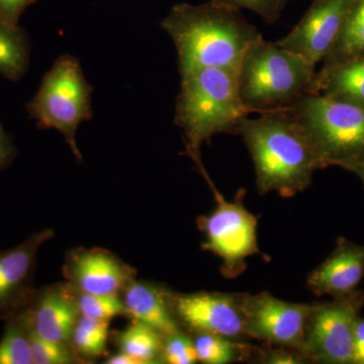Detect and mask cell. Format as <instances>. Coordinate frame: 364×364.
Masks as SVG:
<instances>
[{"instance_id":"obj_31","label":"cell","mask_w":364,"mask_h":364,"mask_svg":"<svg viewBox=\"0 0 364 364\" xmlns=\"http://www.w3.org/2000/svg\"><path fill=\"white\" fill-rule=\"evenodd\" d=\"M14 157V146L0 124V168L6 166Z\"/></svg>"},{"instance_id":"obj_24","label":"cell","mask_w":364,"mask_h":364,"mask_svg":"<svg viewBox=\"0 0 364 364\" xmlns=\"http://www.w3.org/2000/svg\"><path fill=\"white\" fill-rule=\"evenodd\" d=\"M79 315L95 320L109 321L126 313L124 301L116 294L80 293L76 298Z\"/></svg>"},{"instance_id":"obj_16","label":"cell","mask_w":364,"mask_h":364,"mask_svg":"<svg viewBox=\"0 0 364 364\" xmlns=\"http://www.w3.org/2000/svg\"><path fill=\"white\" fill-rule=\"evenodd\" d=\"M310 93L364 109V55L316 72Z\"/></svg>"},{"instance_id":"obj_23","label":"cell","mask_w":364,"mask_h":364,"mask_svg":"<svg viewBox=\"0 0 364 364\" xmlns=\"http://www.w3.org/2000/svg\"><path fill=\"white\" fill-rule=\"evenodd\" d=\"M30 334L21 325L9 326L0 341V364H32Z\"/></svg>"},{"instance_id":"obj_3","label":"cell","mask_w":364,"mask_h":364,"mask_svg":"<svg viewBox=\"0 0 364 364\" xmlns=\"http://www.w3.org/2000/svg\"><path fill=\"white\" fill-rule=\"evenodd\" d=\"M249 114L239 95L238 71L208 67L181 76L174 122L183 131L191 159L200 157L203 144L217 134L238 133Z\"/></svg>"},{"instance_id":"obj_15","label":"cell","mask_w":364,"mask_h":364,"mask_svg":"<svg viewBox=\"0 0 364 364\" xmlns=\"http://www.w3.org/2000/svg\"><path fill=\"white\" fill-rule=\"evenodd\" d=\"M76 299L63 287L46 291L33 315L32 331L41 338L65 344L78 320Z\"/></svg>"},{"instance_id":"obj_19","label":"cell","mask_w":364,"mask_h":364,"mask_svg":"<svg viewBox=\"0 0 364 364\" xmlns=\"http://www.w3.org/2000/svg\"><path fill=\"white\" fill-rule=\"evenodd\" d=\"M361 55H364V0H356L321 68H329Z\"/></svg>"},{"instance_id":"obj_12","label":"cell","mask_w":364,"mask_h":364,"mask_svg":"<svg viewBox=\"0 0 364 364\" xmlns=\"http://www.w3.org/2000/svg\"><path fill=\"white\" fill-rule=\"evenodd\" d=\"M66 273L80 293L117 296L135 270L107 251L91 249L72 253Z\"/></svg>"},{"instance_id":"obj_28","label":"cell","mask_w":364,"mask_h":364,"mask_svg":"<svg viewBox=\"0 0 364 364\" xmlns=\"http://www.w3.org/2000/svg\"><path fill=\"white\" fill-rule=\"evenodd\" d=\"M260 363L267 364H296L305 363L306 359L299 352L293 349L279 348L260 351Z\"/></svg>"},{"instance_id":"obj_10","label":"cell","mask_w":364,"mask_h":364,"mask_svg":"<svg viewBox=\"0 0 364 364\" xmlns=\"http://www.w3.org/2000/svg\"><path fill=\"white\" fill-rule=\"evenodd\" d=\"M243 294H172V308L179 325L193 334L208 333L235 340L247 336Z\"/></svg>"},{"instance_id":"obj_22","label":"cell","mask_w":364,"mask_h":364,"mask_svg":"<svg viewBox=\"0 0 364 364\" xmlns=\"http://www.w3.org/2000/svg\"><path fill=\"white\" fill-rule=\"evenodd\" d=\"M109 321L95 320L87 317L78 318L72 341L78 352L86 356H98L107 346Z\"/></svg>"},{"instance_id":"obj_32","label":"cell","mask_w":364,"mask_h":364,"mask_svg":"<svg viewBox=\"0 0 364 364\" xmlns=\"http://www.w3.org/2000/svg\"><path fill=\"white\" fill-rule=\"evenodd\" d=\"M107 364H143L139 359L122 351L107 359Z\"/></svg>"},{"instance_id":"obj_7","label":"cell","mask_w":364,"mask_h":364,"mask_svg":"<svg viewBox=\"0 0 364 364\" xmlns=\"http://www.w3.org/2000/svg\"><path fill=\"white\" fill-rule=\"evenodd\" d=\"M193 162L208 181L217 203L210 215L198 220V229L205 236L203 249L221 258V272L226 279H236L246 269L248 257L262 254L257 243L258 218L244 205L245 189H240L233 200H227L208 176L202 158Z\"/></svg>"},{"instance_id":"obj_13","label":"cell","mask_w":364,"mask_h":364,"mask_svg":"<svg viewBox=\"0 0 364 364\" xmlns=\"http://www.w3.org/2000/svg\"><path fill=\"white\" fill-rule=\"evenodd\" d=\"M364 277V245L339 238L331 255L309 274L306 286L317 296L342 298L356 291Z\"/></svg>"},{"instance_id":"obj_14","label":"cell","mask_w":364,"mask_h":364,"mask_svg":"<svg viewBox=\"0 0 364 364\" xmlns=\"http://www.w3.org/2000/svg\"><path fill=\"white\" fill-rule=\"evenodd\" d=\"M126 313L163 337L181 331L172 308V294L150 282L132 279L124 287Z\"/></svg>"},{"instance_id":"obj_6","label":"cell","mask_w":364,"mask_h":364,"mask_svg":"<svg viewBox=\"0 0 364 364\" xmlns=\"http://www.w3.org/2000/svg\"><path fill=\"white\" fill-rule=\"evenodd\" d=\"M92 90L78 60L63 55L46 73L39 91L26 107L31 117L37 119L38 128L56 129L64 136L79 161L76 132L79 124L92 117Z\"/></svg>"},{"instance_id":"obj_29","label":"cell","mask_w":364,"mask_h":364,"mask_svg":"<svg viewBox=\"0 0 364 364\" xmlns=\"http://www.w3.org/2000/svg\"><path fill=\"white\" fill-rule=\"evenodd\" d=\"M37 0H0V18L11 25L18 26L21 14Z\"/></svg>"},{"instance_id":"obj_17","label":"cell","mask_w":364,"mask_h":364,"mask_svg":"<svg viewBox=\"0 0 364 364\" xmlns=\"http://www.w3.org/2000/svg\"><path fill=\"white\" fill-rule=\"evenodd\" d=\"M51 230L36 234L25 243L0 255V306L23 287L32 272L40 246L52 237Z\"/></svg>"},{"instance_id":"obj_4","label":"cell","mask_w":364,"mask_h":364,"mask_svg":"<svg viewBox=\"0 0 364 364\" xmlns=\"http://www.w3.org/2000/svg\"><path fill=\"white\" fill-rule=\"evenodd\" d=\"M316 67L263 38L248 48L238 71L239 95L249 112L289 109L311 92Z\"/></svg>"},{"instance_id":"obj_11","label":"cell","mask_w":364,"mask_h":364,"mask_svg":"<svg viewBox=\"0 0 364 364\" xmlns=\"http://www.w3.org/2000/svg\"><path fill=\"white\" fill-rule=\"evenodd\" d=\"M356 0H314L298 25L275 44L313 66L322 62L338 40Z\"/></svg>"},{"instance_id":"obj_33","label":"cell","mask_w":364,"mask_h":364,"mask_svg":"<svg viewBox=\"0 0 364 364\" xmlns=\"http://www.w3.org/2000/svg\"><path fill=\"white\" fill-rule=\"evenodd\" d=\"M350 172H352V173L356 174V176L360 178V181H363L364 186V160L358 163L355 166L352 167Z\"/></svg>"},{"instance_id":"obj_9","label":"cell","mask_w":364,"mask_h":364,"mask_svg":"<svg viewBox=\"0 0 364 364\" xmlns=\"http://www.w3.org/2000/svg\"><path fill=\"white\" fill-rule=\"evenodd\" d=\"M318 305L289 303L267 291L245 294L247 336L301 353L309 322Z\"/></svg>"},{"instance_id":"obj_21","label":"cell","mask_w":364,"mask_h":364,"mask_svg":"<svg viewBox=\"0 0 364 364\" xmlns=\"http://www.w3.org/2000/svg\"><path fill=\"white\" fill-rule=\"evenodd\" d=\"M163 336L149 326L135 322L119 335L121 350L143 364L157 363L161 359Z\"/></svg>"},{"instance_id":"obj_25","label":"cell","mask_w":364,"mask_h":364,"mask_svg":"<svg viewBox=\"0 0 364 364\" xmlns=\"http://www.w3.org/2000/svg\"><path fill=\"white\" fill-rule=\"evenodd\" d=\"M161 360L169 364L198 363L193 339L182 331L163 337Z\"/></svg>"},{"instance_id":"obj_18","label":"cell","mask_w":364,"mask_h":364,"mask_svg":"<svg viewBox=\"0 0 364 364\" xmlns=\"http://www.w3.org/2000/svg\"><path fill=\"white\" fill-rule=\"evenodd\" d=\"M30 63V45L25 31L0 18V75L18 81Z\"/></svg>"},{"instance_id":"obj_30","label":"cell","mask_w":364,"mask_h":364,"mask_svg":"<svg viewBox=\"0 0 364 364\" xmlns=\"http://www.w3.org/2000/svg\"><path fill=\"white\" fill-rule=\"evenodd\" d=\"M353 364H364V318L360 316L354 326Z\"/></svg>"},{"instance_id":"obj_26","label":"cell","mask_w":364,"mask_h":364,"mask_svg":"<svg viewBox=\"0 0 364 364\" xmlns=\"http://www.w3.org/2000/svg\"><path fill=\"white\" fill-rule=\"evenodd\" d=\"M33 364H67L73 363L70 352L64 344L41 338L31 331Z\"/></svg>"},{"instance_id":"obj_20","label":"cell","mask_w":364,"mask_h":364,"mask_svg":"<svg viewBox=\"0 0 364 364\" xmlns=\"http://www.w3.org/2000/svg\"><path fill=\"white\" fill-rule=\"evenodd\" d=\"M193 339L200 363L229 364L247 358L252 348L241 340L228 338L221 335L198 333Z\"/></svg>"},{"instance_id":"obj_2","label":"cell","mask_w":364,"mask_h":364,"mask_svg":"<svg viewBox=\"0 0 364 364\" xmlns=\"http://www.w3.org/2000/svg\"><path fill=\"white\" fill-rule=\"evenodd\" d=\"M259 114L244 117L237 133L252 158L258 193L293 198L310 186L320 169L312 144L289 109Z\"/></svg>"},{"instance_id":"obj_27","label":"cell","mask_w":364,"mask_h":364,"mask_svg":"<svg viewBox=\"0 0 364 364\" xmlns=\"http://www.w3.org/2000/svg\"><path fill=\"white\" fill-rule=\"evenodd\" d=\"M236 9L252 11L267 23H277L289 0H212Z\"/></svg>"},{"instance_id":"obj_1","label":"cell","mask_w":364,"mask_h":364,"mask_svg":"<svg viewBox=\"0 0 364 364\" xmlns=\"http://www.w3.org/2000/svg\"><path fill=\"white\" fill-rule=\"evenodd\" d=\"M161 26L176 45L181 76L208 67L239 71L248 48L262 38L241 9L212 0L176 4Z\"/></svg>"},{"instance_id":"obj_8","label":"cell","mask_w":364,"mask_h":364,"mask_svg":"<svg viewBox=\"0 0 364 364\" xmlns=\"http://www.w3.org/2000/svg\"><path fill=\"white\" fill-rule=\"evenodd\" d=\"M364 306V293L354 291L318 304L309 322L301 354L306 360L353 364L354 326Z\"/></svg>"},{"instance_id":"obj_5","label":"cell","mask_w":364,"mask_h":364,"mask_svg":"<svg viewBox=\"0 0 364 364\" xmlns=\"http://www.w3.org/2000/svg\"><path fill=\"white\" fill-rule=\"evenodd\" d=\"M289 111L310 139L320 169L350 171L364 160V109L318 93H306Z\"/></svg>"}]
</instances>
